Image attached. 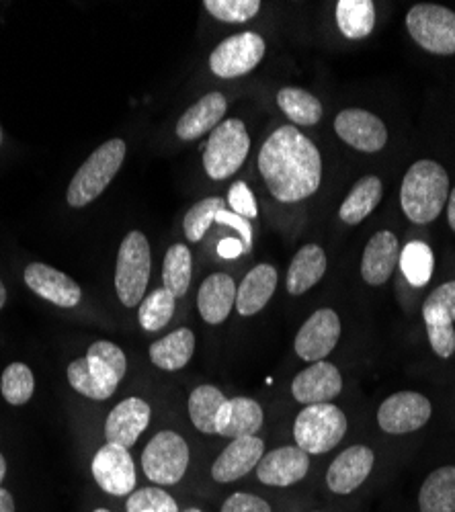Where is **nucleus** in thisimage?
<instances>
[{"label": "nucleus", "mask_w": 455, "mask_h": 512, "mask_svg": "<svg viewBox=\"0 0 455 512\" xmlns=\"http://www.w3.org/2000/svg\"><path fill=\"white\" fill-rule=\"evenodd\" d=\"M265 58V39L244 31L224 39L210 56V68L218 78H238L253 72Z\"/></svg>", "instance_id": "obj_10"}, {"label": "nucleus", "mask_w": 455, "mask_h": 512, "mask_svg": "<svg viewBox=\"0 0 455 512\" xmlns=\"http://www.w3.org/2000/svg\"><path fill=\"white\" fill-rule=\"evenodd\" d=\"M33 390H35V379L27 365L11 363L5 369L3 379H0V392H3L9 404L13 406L27 404L33 396Z\"/></svg>", "instance_id": "obj_37"}, {"label": "nucleus", "mask_w": 455, "mask_h": 512, "mask_svg": "<svg viewBox=\"0 0 455 512\" xmlns=\"http://www.w3.org/2000/svg\"><path fill=\"white\" fill-rule=\"evenodd\" d=\"M0 512H15V500L11 492L0 488Z\"/></svg>", "instance_id": "obj_46"}, {"label": "nucleus", "mask_w": 455, "mask_h": 512, "mask_svg": "<svg viewBox=\"0 0 455 512\" xmlns=\"http://www.w3.org/2000/svg\"><path fill=\"white\" fill-rule=\"evenodd\" d=\"M265 443L255 437L232 439V443L220 453L212 465V478L218 484H230L244 478L263 459Z\"/></svg>", "instance_id": "obj_20"}, {"label": "nucleus", "mask_w": 455, "mask_h": 512, "mask_svg": "<svg viewBox=\"0 0 455 512\" xmlns=\"http://www.w3.org/2000/svg\"><path fill=\"white\" fill-rule=\"evenodd\" d=\"M400 263V242L398 238L388 232H376L369 238L365 250H363V259H361V277L365 279L367 285H384L394 269Z\"/></svg>", "instance_id": "obj_21"}, {"label": "nucleus", "mask_w": 455, "mask_h": 512, "mask_svg": "<svg viewBox=\"0 0 455 512\" xmlns=\"http://www.w3.org/2000/svg\"><path fill=\"white\" fill-rule=\"evenodd\" d=\"M226 396L214 386H199L189 396V416L203 435H216V418Z\"/></svg>", "instance_id": "obj_31"}, {"label": "nucleus", "mask_w": 455, "mask_h": 512, "mask_svg": "<svg viewBox=\"0 0 455 512\" xmlns=\"http://www.w3.org/2000/svg\"><path fill=\"white\" fill-rule=\"evenodd\" d=\"M142 467L150 482L173 486L183 480L189 467V447L179 433H158L142 453Z\"/></svg>", "instance_id": "obj_9"}, {"label": "nucleus", "mask_w": 455, "mask_h": 512, "mask_svg": "<svg viewBox=\"0 0 455 512\" xmlns=\"http://www.w3.org/2000/svg\"><path fill=\"white\" fill-rule=\"evenodd\" d=\"M398 265L410 285L423 287L425 283H429V279L433 275L435 256H433V250L425 242L415 240V242H408L404 246V250H400Z\"/></svg>", "instance_id": "obj_34"}, {"label": "nucleus", "mask_w": 455, "mask_h": 512, "mask_svg": "<svg viewBox=\"0 0 455 512\" xmlns=\"http://www.w3.org/2000/svg\"><path fill=\"white\" fill-rule=\"evenodd\" d=\"M343 392V377L339 369L328 363L318 361L298 373L292 381V396L300 404H326L335 400Z\"/></svg>", "instance_id": "obj_15"}, {"label": "nucleus", "mask_w": 455, "mask_h": 512, "mask_svg": "<svg viewBox=\"0 0 455 512\" xmlns=\"http://www.w3.org/2000/svg\"><path fill=\"white\" fill-rule=\"evenodd\" d=\"M175 304L177 297L164 287L154 289L152 293H148L142 304H140V312H138V320L140 326L146 332H158L164 326H167L175 314Z\"/></svg>", "instance_id": "obj_35"}, {"label": "nucleus", "mask_w": 455, "mask_h": 512, "mask_svg": "<svg viewBox=\"0 0 455 512\" xmlns=\"http://www.w3.org/2000/svg\"><path fill=\"white\" fill-rule=\"evenodd\" d=\"M228 101L222 93H208L191 105L177 123V136L185 142L197 140L203 134L214 132L224 119Z\"/></svg>", "instance_id": "obj_24"}, {"label": "nucleus", "mask_w": 455, "mask_h": 512, "mask_svg": "<svg viewBox=\"0 0 455 512\" xmlns=\"http://www.w3.org/2000/svg\"><path fill=\"white\" fill-rule=\"evenodd\" d=\"M193 273L191 250L185 244H173L164 254L162 265V287L169 289L175 297H183L189 291Z\"/></svg>", "instance_id": "obj_32"}, {"label": "nucleus", "mask_w": 455, "mask_h": 512, "mask_svg": "<svg viewBox=\"0 0 455 512\" xmlns=\"http://www.w3.org/2000/svg\"><path fill=\"white\" fill-rule=\"evenodd\" d=\"M248 150H251V138H248L244 121H222L203 148L205 173L214 181H224L232 177L244 164Z\"/></svg>", "instance_id": "obj_7"}, {"label": "nucleus", "mask_w": 455, "mask_h": 512, "mask_svg": "<svg viewBox=\"0 0 455 512\" xmlns=\"http://www.w3.org/2000/svg\"><path fill=\"white\" fill-rule=\"evenodd\" d=\"M382 195H384V185L376 175H367L359 179L349 191V195L345 197V201L341 203L339 218L347 226L361 224L369 213L380 205Z\"/></svg>", "instance_id": "obj_27"}, {"label": "nucleus", "mask_w": 455, "mask_h": 512, "mask_svg": "<svg viewBox=\"0 0 455 512\" xmlns=\"http://www.w3.org/2000/svg\"><path fill=\"white\" fill-rule=\"evenodd\" d=\"M5 476H7V461L3 455H0V482L5 480Z\"/></svg>", "instance_id": "obj_49"}, {"label": "nucleus", "mask_w": 455, "mask_h": 512, "mask_svg": "<svg viewBox=\"0 0 455 512\" xmlns=\"http://www.w3.org/2000/svg\"><path fill=\"white\" fill-rule=\"evenodd\" d=\"M216 222L222 224V226L234 228L238 234H242V238H244V248H246V250L251 248V244H253V228H251V224H248V220L236 216L234 211L222 209V211L218 213V216H216Z\"/></svg>", "instance_id": "obj_44"}, {"label": "nucleus", "mask_w": 455, "mask_h": 512, "mask_svg": "<svg viewBox=\"0 0 455 512\" xmlns=\"http://www.w3.org/2000/svg\"><path fill=\"white\" fill-rule=\"evenodd\" d=\"M126 369V353L109 340H97L85 357L68 365V381L80 396L103 402L117 392Z\"/></svg>", "instance_id": "obj_2"}, {"label": "nucleus", "mask_w": 455, "mask_h": 512, "mask_svg": "<svg viewBox=\"0 0 455 512\" xmlns=\"http://www.w3.org/2000/svg\"><path fill=\"white\" fill-rule=\"evenodd\" d=\"M93 478L111 496H130L136 488V467L128 449L107 443L93 459Z\"/></svg>", "instance_id": "obj_14"}, {"label": "nucleus", "mask_w": 455, "mask_h": 512, "mask_svg": "<svg viewBox=\"0 0 455 512\" xmlns=\"http://www.w3.org/2000/svg\"><path fill=\"white\" fill-rule=\"evenodd\" d=\"M242 250H244V244L236 238H224L218 244V254L222 259H236V256L242 254Z\"/></svg>", "instance_id": "obj_45"}, {"label": "nucleus", "mask_w": 455, "mask_h": 512, "mask_svg": "<svg viewBox=\"0 0 455 512\" xmlns=\"http://www.w3.org/2000/svg\"><path fill=\"white\" fill-rule=\"evenodd\" d=\"M277 289V269L271 265H257L236 289V310L248 318L259 314Z\"/></svg>", "instance_id": "obj_25"}, {"label": "nucleus", "mask_w": 455, "mask_h": 512, "mask_svg": "<svg viewBox=\"0 0 455 512\" xmlns=\"http://www.w3.org/2000/svg\"><path fill=\"white\" fill-rule=\"evenodd\" d=\"M128 512H179L175 498L162 488H142L130 494L126 502Z\"/></svg>", "instance_id": "obj_40"}, {"label": "nucleus", "mask_w": 455, "mask_h": 512, "mask_svg": "<svg viewBox=\"0 0 455 512\" xmlns=\"http://www.w3.org/2000/svg\"><path fill=\"white\" fill-rule=\"evenodd\" d=\"M431 414L433 406L429 398L417 392H398L380 406L378 424L388 435H406L423 429Z\"/></svg>", "instance_id": "obj_11"}, {"label": "nucleus", "mask_w": 455, "mask_h": 512, "mask_svg": "<svg viewBox=\"0 0 455 512\" xmlns=\"http://www.w3.org/2000/svg\"><path fill=\"white\" fill-rule=\"evenodd\" d=\"M203 7L212 17L230 25L253 19L261 11L259 0H205Z\"/></svg>", "instance_id": "obj_39"}, {"label": "nucleus", "mask_w": 455, "mask_h": 512, "mask_svg": "<svg viewBox=\"0 0 455 512\" xmlns=\"http://www.w3.org/2000/svg\"><path fill=\"white\" fill-rule=\"evenodd\" d=\"M421 512H455V465H443L423 482Z\"/></svg>", "instance_id": "obj_29"}, {"label": "nucleus", "mask_w": 455, "mask_h": 512, "mask_svg": "<svg viewBox=\"0 0 455 512\" xmlns=\"http://www.w3.org/2000/svg\"><path fill=\"white\" fill-rule=\"evenodd\" d=\"M126 154H128V146L119 138H113L103 146H99L72 177L66 193L68 205L87 207L89 203H93L111 185Z\"/></svg>", "instance_id": "obj_4"}, {"label": "nucleus", "mask_w": 455, "mask_h": 512, "mask_svg": "<svg viewBox=\"0 0 455 512\" xmlns=\"http://www.w3.org/2000/svg\"><path fill=\"white\" fill-rule=\"evenodd\" d=\"M195 353V334L189 328H177L175 332L156 340L150 347V359L164 371L183 369Z\"/></svg>", "instance_id": "obj_28"}, {"label": "nucleus", "mask_w": 455, "mask_h": 512, "mask_svg": "<svg viewBox=\"0 0 455 512\" xmlns=\"http://www.w3.org/2000/svg\"><path fill=\"white\" fill-rule=\"evenodd\" d=\"M335 132L345 144L365 154H376L388 144L384 121L365 109H343L335 119Z\"/></svg>", "instance_id": "obj_13"}, {"label": "nucleus", "mask_w": 455, "mask_h": 512, "mask_svg": "<svg viewBox=\"0 0 455 512\" xmlns=\"http://www.w3.org/2000/svg\"><path fill=\"white\" fill-rule=\"evenodd\" d=\"M259 170L269 193L281 203L312 197L322 183V156L294 125H281L259 152Z\"/></svg>", "instance_id": "obj_1"}, {"label": "nucleus", "mask_w": 455, "mask_h": 512, "mask_svg": "<svg viewBox=\"0 0 455 512\" xmlns=\"http://www.w3.org/2000/svg\"><path fill=\"white\" fill-rule=\"evenodd\" d=\"M337 25L347 39H363L376 27V5L371 0H341Z\"/></svg>", "instance_id": "obj_30"}, {"label": "nucleus", "mask_w": 455, "mask_h": 512, "mask_svg": "<svg viewBox=\"0 0 455 512\" xmlns=\"http://www.w3.org/2000/svg\"><path fill=\"white\" fill-rule=\"evenodd\" d=\"M425 324H453L455 322V281H447L431 291L423 306Z\"/></svg>", "instance_id": "obj_38"}, {"label": "nucleus", "mask_w": 455, "mask_h": 512, "mask_svg": "<svg viewBox=\"0 0 455 512\" xmlns=\"http://www.w3.org/2000/svg\"><path fill=\"white\" fill-rule=\"evenodd\" d=\"M341 338V318L335 310L322 308L314 312L300 328L294 349L300 359L308 363L324 361Z\"/></svg>", "instance_id": "obj_12"}, {"label": "nucleus", "mask_w": 455, "mask_h": 512, "mask_svg": "<svg viewBox=\"0 0 455 512\" xmlns=\"http://www.w3.org/2000/svg\"><path fill=\"white\" fill-rule=\"evenodd\" d=\"M449 199V175L435 160L412 164L402 179L400 205L404 216L415 224H431L439 218Z\"/></svg>", "instance_id": "obj_3"}, {"label": "nucleus", "mask_w": 455, "mask_h": 512, "mask_svg": "<svg viewBox=\"0 0 455 512\" xmlns=\"http://www.w3.org/2000/svg\"><path fill=\"white\" fill-rule=\"evenodd\" d=\"M146 512H150V510H146Z\"/></svg>", "instance_id": "obj_53"}, {"label": "nucleus", "mask_w": 455, "mask_h": 512, "mask_svg": "<svg viewBox=\"0 0 455 512\" xmlns=\"http://www.w3.org/2000/svg\"><path fill=\"white\" fill-rule=\"evenodd\" d=\"M5 304H7V289H5L3 281H0V310L5 308Z\"/></svg>", "instance_id": "obj_48"}, {"label": "nucleus", "mask_w": 455, "mask_h": 512, "mask_svg": "<svg viewBox=\"0 0 455 512\" xmlns=\"http://www.w3.org/2000/svg\"><path fill=\"white\" fill-rule=\"evenodd\" d=\"M228 203L232 207V211L236 216L244 218V220H255L259 216V209H257V201L253 191L248 189L246 183H234L230 193H228Z\"/></svg>", "instance_id": "obj_41"}, {"label": "nucleus", "mask_w": 455, "mask_h": 512, "mask_svg": "<svg viewBox=\"0 0 455 512\" xmlns=\"http://www.w3.org/2000/svg\"><path fill=\"white\" fill-rule=\"evenodd\" d=\"M95 512H111V510H107V508H97Z\"/></svg>", "instance_id": "obj_50"}, {"label": "nucleus", "mask_w": 455, "mask_h": 512, "mask_svg": "<svg viewBox=\"0 0 455 512\" xmlns=\"http://www.w3.org/2000/svg\"><path fill=\"white\" fill-rule=\"evenodd\" d=\"M25 285L37 293L39 297H44L46 302L60 306V308H74L82 300V291L80 285L70 279L66 273L44 265V263H31L25 269Z\"/></svg>", "instance_id": "obj_18"}, {"label": "nucleus", "mask_w": 455, "mask_h": 512, "mask_svg": "<svg viewBox=\"0 0 455 512\" xmlns=\"http://www.w3.org/2000/svg\"><path fill=\"white\" fill-rule=\"evenodd\" d=\"M150 244L142 232H130L123 238L117 265H115V291L119 302L126 308H134L142 304L146 287L150 281Z\"/></svg>", "instance_id": "obj_5"}, {"label": "nucleus", "mask_w": 455, "mask_h": 512, "mask_svg": "<svg viewBox=\"0 0 455 512\" xmlns=\"http://www.w3.org/2000/svg\"><path fill=\"white\" fill-rule=\"evenodd\" d=\"M185 512H201V510H197V508H189V510H185Z\"/></svg>", "instance_id": "obj_51"}, {"label": "nucleus", "mask_w": 455, "mask_h": 512, "mask_svg": "<svg viewBox=\"0 0 455 512\" xmlns=\"http://www.w3.org/2000/svg\"><path fill=\"white\" fill-rule=\"evenodd\" d=\"M429 343L439 359H449L455 353V328L453 324H425Z\"/></svg>", "instance_id": "obj_42"}, {"label": "nucleus", "mask_w": 455, "mask_h": 512, "mask_svg": "<svg viewBox=\"0 0 455 512\" xmlns=\"http://www.w3.org/2000/svg\"><path fill=\"white\" fill-rule=\"evenodd\" d=\"M263 426V408L251 398L226 400L216 418V435L226 439L255 437Z\"/></svg>", "instance_id": "obj_22"}, {"label": "nucleus", "mask_w": 455, "mask_h": 512, "mask_svg": "<svg viewBox=\"0 0 455 512\" xmlns=\"http://www.w3.org/2000/svg\"><path fill=\"white\" fill-rule=\"evenodd\" d=\"M326 252L318 244L302 246L287 269L289 295H302L310 291L326 273Z\"/></svg>", "instance_id": "obj_26"}, {"label": "nucleus", "mask_w": 455, "mask_h": 512, "mask_svg": "<svg viewBox=\"0 0 455 512\" xmlns=\"http://www.w3.org/2000/svg\"><path fill=\"white\" fill-rule=\"evenodd\" d=\"M238 285L226 273H214L205 279L197 293V308L208 324H222L236 306Z\"/></svg>", "instance_id": "obj_23"}, {"label": "nucleus", "mask_w": 455, "mask_h": 512, "mask_svg": "<svg viewBox=\"0 0 455 512\" xmlns=\"http://www.w3.org/2000/svg\"><path fill=\"white\" fill-rule=\"evenodd\" d=\"M310 469V455L300 447H279L257 465V478L265 486L285 488L306 478Z\"/></svg>", "instance_id": "obj_19"}, {"label": "nucleus", "mask_w": 455, "mask_h": 512, "mask_svg": "<svg viewBox=\"0 0 455 512\" xmlns=\"http://www.w3.org/2000/svg\"><path fill=\"white\" fill-rule=\"evenodd\" d=\"M277 105L296 125H316L322 119V103L304 89H281L277 93Z\"/></svg>", "instance_id": "obj_33"}, {"label": "nucleus", "mask_w": 455, "mask_h": 512, "mask_svg": "<svg viewBox=\"0 0 455 512\" xmlns=\"http://www.w3.org/2000/svg\"><path fill=\"white\" fill-rule=\"evenodd\" d=\"M222 512H273V510L263 498L255 494L236 492L224 502Z\"/></svg>", "instance_id": "obj_43"}, {"label": "nucleus", "mask_w": 455, "mask_h": 512, "mask_svg": "<svg viewBox=\"0 0 455 512\" xmlns=\"http://www.w3.org/2000/svg\"><path fill=\"white\" fill-rule=\"evenodd\" d=\"M226 209V201L222 197H208L199 203H195L183 220V230L189 242L203 240L205 232L216 222L218 213Z\"/></svg>", "instance_id": "obj_36"}, {"label": "nucleus", "mask_w": 455, "mask_h": 512, "mask_svg": "<svg viewBox=\"0 0 455 512\" xmlns=\"http://www.w3.org/2000/svg\"><path fill=\"white\" fill-rule=\"evenodd\" d=\"M152 410L142 398H128L117 404L105 422L107 443L119 445L123 449H132L140 435L148 429Z\"/></svg>", "instance_id": "obj_16"}, {"label": "nucleus", "mask_w": 455, "mask_h": 512, "mask_svg": "<svg viewBox=\"0 0 455 512\" xmlns=\"http://www.w3.org/2000/svg\"><path fill=\"white\" fill-rule=\"evenodd\" d=\"M347 435V416L335 404L306 406L294 424V437L308 455H322L333 451Z\"/></svg>", "instance_id": "obj_6"}, {"label": "nucleus", "mask_w": 455, "mask_h": 512, "mask_svg": "<svg viewBox=\"0 0 455 512\" xmlns=\"http://www.w3.org/2000/svg\"><path fill=\"white\" fill-rule=\"evenodd\" d=\"M406 27L417 44L435 56L455 54V13L441 5L421 3L406 15Z\"/></svg>", "instance_id": "obj_8"}, {"label": "nucleus", "mask_w": 455, "mask_h": 512, "mask_svg": "<svg viewBox=\"0 0 455 512\" xmlns=\"http://www.w3.org/2000/svg\"><path fill=\"white\" fill-rule=\"evenodd\" d=\"M376 463V455L365 445H353L345 449L326 472V486L335 494L355 492L371 474Z\"/></svg>", "instance_id": "obj_17"}, {"label": "nucleus", "mask_w": 455, "mask_h": 512, "mask_svg": "<svg viewBox=\"0 0 455 512\" xmlns=\"http://www.w3.org/2000/svg\"><path fill=\"white\" fill-rule=\"evenodd\" d=\"M447 222L455 232V189L449 191V199H447Z\"/></svg>", "instance_id": "obj_47"}, {"label": "nucleus", "mask_w": 455, "mask_h": 512, "mask_svg": "<svg viewBox=\"0 0 455 512\" xmlns=\"http://www.w3.org/2000/svg\"><path fill=\"white\" fill-rule=\"evenodd\" d=\"M0 142H3V132H0Z\"/></svg>", "instance_id": "obj_52"}]
</instances>
